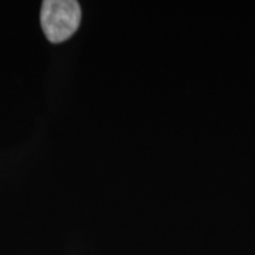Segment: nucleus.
I'll list each match as a JSON object with an SVG mask.
<instances>
[{"instance_id":"f257e3e1","label":"nucleus","mask_w":255,"mask_h":255,"mask_svg":"<svg viewBox=\"0 0 255 255\" xmlns=\"http://www.w3.org/2000/svg\"><path fill=\"white\" fill-rule=\"evenodd\" d=\"M40 21L48 41L63 43L80 27V3L74 0H46L41 4Z\"/></svg>"}]
</instances>
